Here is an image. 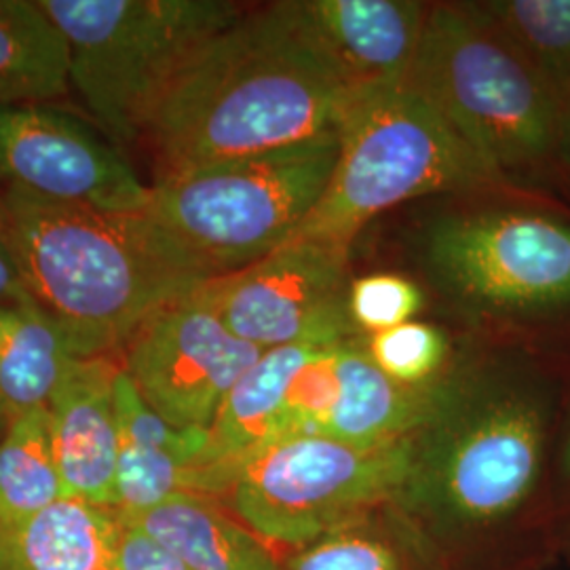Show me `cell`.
<instances>
[{"label":"cell","mask_w":570,"mask_h":570,"mask_svg":"<svg viewBox=\"0 0 570 570\" xmlns=\"http://www.w3.org/2000/svg\"><path fill=\"white\" fill-rule=\"evenodd\" d=\"M435 543L393 503L294 551L282 570H442Z\"/></svg>","instance_id":"ffe728a7"},{"label":"cell","mask_w":570,"mask_h":570,"mask_svg":"<svg viewBox=\"0 0 570 570\" xmlns=\"http://www.w3.org/2000/svg\"><path fill=\"white\" fill-rule=\"evenodd\" d=\"M4 428H7V416H4V410H2V404H0V435H2Z\"/></svg>","instance_id":"f1b7e54d"},{"label":"cell","mask_w":570,"mask_h":570,"mask_svg":"<svg viewBox=\"0 0 570 570\" xmlns=\"http://www.w3.org/2000/svg\"><path fill=\"white\" fill-rule=\"evenodd\" d=\"M263 348L237 338L195 292L153 315L122 348V372L167 423L212 428Z\"/></svg>","instance_id":"7c38bea8"},{"label":"cell","mask_w":570,"mask_h":570,"mask_svg":"<svg viewBox=\"0 0 570 570\" xmlns=\"http://www.w3.org/2000/svg\"><path fill=\"white\" fill-rule=\"evenodd\" d=\"M431 266L454 294L490 311L570 305V225L532 212L442 220L429 235Z\"/></svg>","instance_id":"9c48e42d"},{"label":"cell","mask_w":570,"mask_h":570,"mask_svg":"<svg viewBox=\"0 0 570 570\" xmlns=\"http://www.w3.org/2000/svg\"><path fill=\"white\" fill-rule=\"evenodd\" d=\"M79 360L66 332L35 298L0 303V404L7 421L49 406Z\"/></svg>","instance_id":"d6986e66"},{"label":"cell","mask_w":570,"mask_h":570,"mask_svg":"<svg viewBox=\"0 0 570 570\" xmlns=\"http://www.w3.org/2000/svg\"><path fill=\"white\" fill-rule=\"evenodd\" d=\"M410 435L374 446L292 435L233 469L226 503L273 543L303 548L393 503L410 468Z\"/></svg>","instance_id":"ba28073f"},{"label":"cell","mask_w":570,"mask_h":570,"mask_svg":"<svg viewBox=\"0 0 570 570\" xmlns=\"http://www.w3.org/2000/svg\"><path fill=\"white\" fill-rule=\"evenodd\" d=\"M410 82L501 174L546 159L567 127L550 85L471 2L429 9Z\"/></svg>","instance_id":"52a82bcc"},{"label":"cell","mask_w":570,"mask_h":570,"mask_svg":"<svg viewBox=\"0 0 570 570\" xmlns=\"http://www.w3.org/2000/svg\"><path fill=\"white\" fill-rule=\"evenodd\" d=\"M355 87L410 81L429 9L414 0H298Z\"/></svg>","instance_id":"5bb4252c"},{"label":"cell","mask_w":570,"mask_h":570,"mask_svg":"<svg viewBox=\"0 0 570 570\" xmlns=\"http://www.w3.org/2000/svg\"><path fill=\"white\" fill-rule=\"evenodd\" d=\"M332 367V397L317 435L374 446L406 438L425 419L435 381L425 387L391 381L353 338L334 346Z\"/></svg>","instance_id":"2e32d148"},{"label":"cell","mask_w":570,"mask_h":570,"mask_svg":"<svg viewBox=\"0 0 570 570\" xmlns=\"http://www.w3.org/2000/svg\"><path fill=\"white\" fill-rule=\"evenodd\" d=\"M117 412L121 425L117 513L134 518L180 492H202V468L209 449L207 429L167 423L144 402L122 372L117 376Z\"/></svg>","instance_id":"9a60e30c"},{"label":"cell","mask_w":570,"mask_h":570,"mask_svg":"<svg viewBox=\"0 0 570 570\" xmlns=\"http://www.w3.org/2000/svg\"><path fill=\"white\" fill-rule=\"evenodd\" d=\"M70 53V87L119 148L140 142L165 89L245 9L226 0H39Z\"/></svg>","instance_id":"5b68a950"},{"label":"cell","mask_w":570,"mask_h":570,"mask_svg":"<svg viewBox=\"0 0 570 570\" xmlns=\"http://www.w3.org/2000/svg\"><path fill=\"white\" fill-rule=\"evenodd\" d=\"M338 159L336 129L313 140L150 184L148 214L218 277L294 239Z\"/></svg>","instance_id":"8992f818"},{"label":"cell","mask_w":570,"mask_h":570,"mask_svg":"<svg viewBox=\"0 0 570 570\" xmlns=\"http://www.w3.org/2000/svg\"><path fill=\"white\" fill-rule=\"evenodd\" d=\"M122 520L142 529L188 570H282L265 539L230 518L209 494L180 492Z\"/></svg>","instance_id":"ac0fdd59"},{"label":"cell","mask_w":570,"mask_h":570,"mask_svg":"<svg viewBox=\"0 0 570 570\" xmlns=\"http://www.w3.org/2000/svg\"><path fill=\"white\" fill-rule=\"evenodd\" d=\"M364 348L374 366L406 387H425L438 381L450 353L444 330L421 322L370 334Z\"/></svg>","instance_id":"cb8c5ba5"},{"label":"cell","mask_w":570,"mask_h":570,"mask_svg":"<svg viewBox=\"0 0 570 570\" xmlns=\"http://www.w3.org/2000/svg\"><path fill=\"white\" fill-rule=\"evenodd\" d=\"M0 225L28 294L81 360L121 357L153 315L218 277L148 212L53 204L0 186Z\"/></svg>","instance_id":"7a4b0ae2"},{"label":"cell","mask_w":570,"mask_h":570,"mask_svg":"<svg viewBox=\"0 0 570 570\" xmlns=\"http://www.w3.org/2000/svg\"><path fill=\"white\" fill-rule=\"evenodd\" d=\"M425 303L423 292L402 275L376 273L348 284L346 315L351 326L367 334L412 322Z\"/></svg>","instance_id":"d4e9b609"},{"label":"cell","mask_w":570,"mask_h":570,"mask_svg":"<svg viewBox=\"0 0 570 570\" xmlns=\"http://www.w3.org/2000/svg\"><path fill=\"white\" fill-rule=\"evenodd\" d=\"M564 471L570 475V435L567 440V449H564Z\"/></svg>","instance_id":"83f0119b"},{"label":"cell","mask_w":570,"mask_h":570,"mask_svg":"<svg viewBox=\"0 0 570 570\" xmlns=\"http://www.w3.org/2000/svg\"><path fill=\"white\" fill-rule=\"evenodd\" d=\"M68 89V45L39 0H0V106L49 104Z\"/></svg>","instance_id":"44dd1931"},{"label":"cell","mask_w":570,"mask_h":570,"mask_svg":"<svg viewBox=\"0 0 570 570\" xmlns=\"http://www.w3.org/2000/svg\"><path fill=\"white\" fill-rule=\"evenodd\" d=\"M336 136L332 178L292 242L348 252L357 233L385 209L503 178L410 81L355 87Z\"/></svg>","instance_id":"277c9868"},{"label":"cell","mask_w":570,"mask_h":570,"mask_svg":"<svg viewBox=\"0 0 570 570\" xmlns=\"http://www.w3.org/2000/svg\"><path fill=\"white\" fill-rule=\"evenodd\" d=\"M0 186L104 212H146L150 205V186L122 148L51 104L0 106Z\"/></svg>","instance_id":"8fae6325"},{"label":"cell","mask_w":570,"mask_h":570,"mask_svg":"<svg viewBox=\"0 0 570 570\" xmlns=\"http://www.w3.org/2000/svg\"><path fill=\"white\" fill-rule=\"evenodd\" d=\"M475 11L537 68L570 122V0H487Z\"/></svg>","instance_id":"603a6c76"},{"label":"cell","mask_w":570,"mask_h":570,"mask_svg":"<svg viewBox=\"0 0 570 570\" xmlns=\"http://www.w3.org/2000/svg\"><path fill=\"white\" fill-rule=\"evenodd\" d=\"M121 524L115 570H188L142 529L122 518Z\"/></svg>","instance_id":"484cf974"},{"label":"cell","mask_w":570,"mask_h":570,"mask_svg":"<svg viewBox=\"0 0 570 570\" xmlns=\"http://www.w3.org/2000/svg\"><path fill=\"white\" fill-rule=\"evenodd\" d=\"M353 89L298 0L245 9L184 63L142 140L159 176L263 155L336 129Z\"/></svg>","instance_id":"6da1fadb"},{"label":"cell","mask_w":570,"mask_h":570,"mask_svg":"<svg viewBox=\"0 0 570 570\" xmlns=\"http://www.w3.org/2000/svg\"><path fill=\"white\" fill-rule=\"evenodd\" d=\"M546 440V400L520 374H442L425 419L410 433V468L393 505L433 543L490 529L527 503Z\"/></svg>","instance_id":"3957f363"},{"label":"cell","mask_w":570,"mask_h":570,"mask_svg":"<svg viewBox=\"0 0 570 570\" xmlns=\"http://www.w3.org/2000/svg\"><path fill=\"white\" fill-rule=\"evenodd\" d=\"M30 298L32 296L21 279L20 266L13 258L11 245L0 225V303H20Z\"/></svg>","instance_id":"4316f807"},{"label":"cell","mask_w":570,"mask_h":570,"mask_svg":"<svg viewBox=\"0 0 570 570\" xmlns=\"http://www.w3.org/2000/svg\"><path fill=\"white\" fill-rule=\"evenodd\" d=\"M66 497L51 442L49 410L7 421L0 435V527L16 524Z\"/></svg>","instance_id":"7402d4cb"},{"label":"cell","mask_w":570,"mask_h":570,"mask_svg":"<svg viewBox=\"0 0 570 570\" xmlns=\"http://www.w3.org/2000/svg\"><path fill=\"white\" fill-rule=\"evenodd\" d=\"M121 515L77 497L0 527V570H115Z\"/></svg>","instance_id":"e0dca14e"},{"label":"cell","mask_w":570,"mask_h":570,"mask_svg":"<svg viewBox=\"0 0 570 570\" xmlns=\"http://www.w3.org/2000/svg\"><path fill=\"white\" fill-rule=\"evenodd\" d=\"M348 252L289 242L263 261L214 277L197 294L225 326L263 351L353 338L346 315Z\"/></svg>","instance_id":"30bf717a"},{"label":"cell","mask_w":570,"mask_h":570,"mask_svg":"<svg viewBox=\"0 0 570 570\" xmlns=\"http://www.w3.org/2000/svg\"><path fill=\"white\" fill-rule=\"evenodd\" d=\"M121 360H79L49 402V425L66 497L117 508L121 425L117 376Z\"/></svg>","instance_id":"4fadbf2b"}]
</instances>
